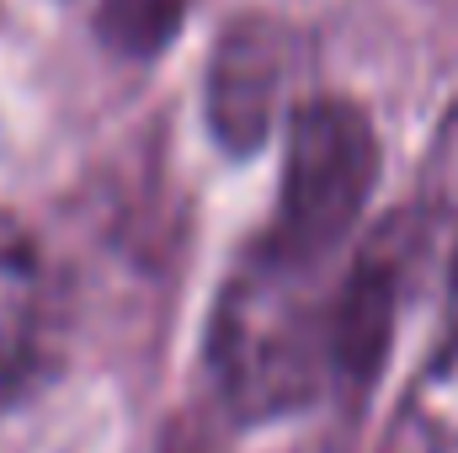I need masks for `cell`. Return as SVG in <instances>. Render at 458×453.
<instances>
[{
	"mask_svg": "<svg viewBox=\"0 0 458 453\" xmlns=\"http://www.w3.org/2000/svg\"><path fill=\"white\" fill-rule=\"evenodd\" d=\"M214 373L250 422L315 400L336 379V294H320V267H293L256 245L214 321Z\"/></svg>",
	"mask_w": 458,
	"mask_h": 453,
	"instance_id": "1",
	"label": "cell"
},
{
	"mask_svg": "<svg viewBox=\"0 0 458 453\" xmlns=\"http://www.w3.org/2000/svg\"><path fill=\"white\" fill-rule=\"evenodd\" d=\"M378 182V139L362 107L342 97L304 102L288 128L283 192L261 251L293 267H326L368 209Z\"/></svg>",
	"mask_w": 458,
	"mask_h": 453,
	"instance_id": "2",
	"label": "cell"
},
{
	"mask_svg": "<svg viewBox=\"0 0 458 453\" xmlns=\"http://www.w3.org/2000/svg\"><path fill=\"white\" fill-rule=\"evenodd\" d=\"M54 352V294L32 235L0 214V416L21 406Z\"/></svg>",
	"mask_w": 458,
	"mask_h": 453,
	"instance_id": "3",
	"label": "cell"
},
{
	"mask_svg": "<svg viewBox=\"0 0 458 453\" xmlns=\"http://www.w3.org/2000/svg\"><path fill=\"white\" fill-rule=\"evenodd\" d=\"M277 81H283V54L277 38L261 21H240V32H229L219 59H214V81H208V113L219 139L234 150H256L272 102H277Z\"/></svg>",
	"mask_w": 458,
	"mask_h": 453,
	"instance_id": "4",
	"label": "cell"
},
{
	"mask_svg": "<svg viewBox=\"0 0 458 453\" xmlns=\"http://www.w3.org/2000/svg\"><path fill=\"white\" fill-rule=\"evenodd\" d=\"M384 453H458V337L405 389Z\"/></svg>",
	"mask_w": 458,
	"mask_h": 453,
	"instance_id": "5",
	"label": "cell"
},
{
	"mask_svg": "<svg viewBox=\"0 0 458 453\" xmlns=\"http://www.w3.org/2000/svg\"><path fill=\"white\" fill-rule=\"evenodd\" d=\"M182 11H187V0H102V32L113 48L149 59L176 38Z\"/></svg>",
	"mask_w": 458,
	"mask_h": 453,
	"instance_id": "6",
	"label": "cell"
},
{
	"mask_svg": "<svg viewBox=\"0 0 458 453\" xmlns=\"http://www.w3.org/2000/svg\"><path fill=\"white\" fill-rule=\"evenodd\" d=\"M454 304H458V278H454Z\"/></svg>",
	"mask_w": 458,
	"mask_h": 453,
	"instance_id": "7",
	"label": "cell"
}]
</instances>
